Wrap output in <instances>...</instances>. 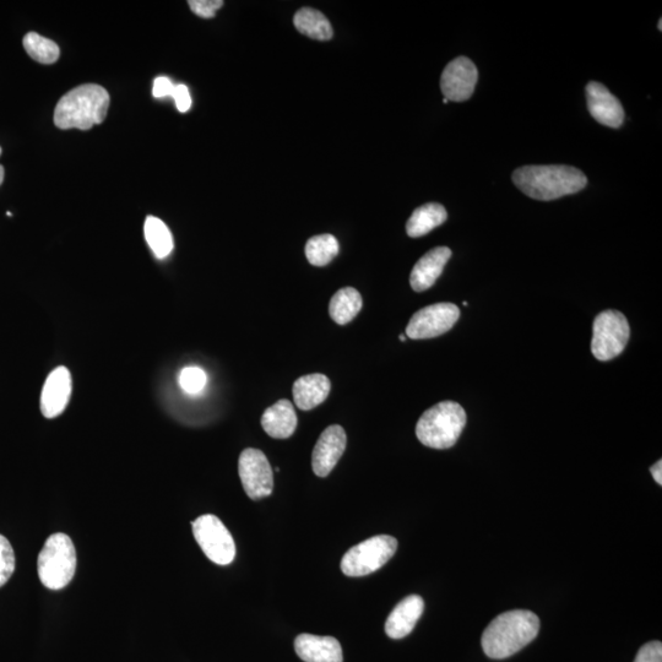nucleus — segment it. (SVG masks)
Here are the masks:
<instances>
[{
	"label": "nucleus",
	"mask_w": 662,
	"mask_h": 662,
	"mask_svg": "<svg viewBox=\"0 0 662 662\" xmlns=\"http://www.w3.org/2000/svg\"><path fill=\"white\" fill-rule=\"evenodd\" d=\"M513 182L528 197L550 202L583 191L588 178L578 168L564 165L525 166L513 173Z\"/></svg>",
	"instance_id": "f257e3e1"
},
{
	"label": "nucleus",
	"mask_w": 662,
	"mask_h": 662,
	"mask_svg": "<svg viewBox=\"0 0 662 662\" xmlns=\"http://www.w3.org/2000/svg\"><path fill=\"white\" fill-rule=\"evenodd\" d=\"M540 631V620L534 612L514 610L502 613L490 623L481 644L488 658H510L533 642Z\"/></svg>",
	"instance_id": "f03ea898"
},
{
	"label": "nucleus",
	"mask_w": 662,
	"mask_h": 662,
	"mask_svg": "<svg viewBox=\"0 0 662 662\" xmlns=\"http://www.w3.org/2000/svg\"><path fill=\"white\" fill-rule=\"evenodd\" d=\"M110 95L96 84L78 86L59 100L54 110V124L59 129L89 130L105 121Z\"/></svg>",
	"instance_id": "7ed1b4c3"
},
{
	"label": "nucleus",
	"mask_w": 662,
	"mask_h": 662,
	"mask_svg": "<svg viewBox=\"0 0 662 662\" xmlns=\"http://www.w3.org/2000/svg\"><path fill=\"white\" fill-rule=\"evenodd\" d=\"M466 425V412L454 401H442L428 409L416 426V436L428 448L455 446Z\"/></svg>",
	"instance_id": "20e7f679"
},
{
	"label": "nucleus",
	"mask_w": 662,
	"mask_h": 662,
	"mask_svg": "<svg viewBox=\"0 0 662 662\" xmlns=\"http://www.w3.org/2000/svg\"><path fill=\"white\" fill-rule=\"evenodd\" d=\"M41 583L51 590L65 588L77 571V551L72 539L63 533L48 537L37 561Z\"/></svg>",
	"instance_id": "39448f33"
},
{
	"label": "nucleus",
	"mask_w": 662,
	"mask_h": 662,
	"mask_svg": "<svg viewBox=\"0 0 662 662\" xmlns=\"http://www.w3.org/2000/svg\"><path fill=\"white\" fill-rule=\"evenodd\" d=\"M398 550L393 536L379 535L361 542L345 553L341 571L347 577H365L381 569Z\"/></svg>",
	"instance_id": "423d86ee"
},
{
	"label": "nucleus",
	"mask_w": 662,
	"mask_h": 662,
	"mask_svg": "<svg viewBox=\"0 0 662 662\" xmlns=\"http://www.w3.org/2000/svg\"><path fill=\"white\" fill-rule=\"evenodd\" d=\"M631 328L624 314L618 311H604L595 318L591 352L596 360L606 362L621 355L628 344Z\"/></svg>",
	"instance_id": "0eeeda50"
},
{
	"label": "nucleus",
	"mask_w": 662,
	"mask_h": 662,
	"mask_svg": "<svg viewBox=\"0 0 662 662\" xmlns=\"http://www.w3.org/2000/svg\"><path fill=\"white\" fill-rule=\"evenodd\" d=\"M193 534L206 557L219 566H229L236 557V544L224 523L213 514L192 523Z\"/></svg>",
	"instance_id": "6e6552de"
},
{
	"label": "nucleus",
	"mask_w": 662,
	"mask_h": 662,
	"mask_svg": "<svg viewBox=\"0 0 662 662\" xmlns=\"http://www.w3.org/2000/svg\"><path fill=\"white\" fill-rule=\"evenodd\" d=\"M460 318V309L453 303H437L420 309L410 319L406 335L412 340L437 338L448 333Z\"/></svg>",
	"instance_id": "1a4fd4ad"
},
{
	"label": "nucleus",
	"mask_w": 662,
	"mask_h": 662,
	"mask_svg": "<svg viewBox=\"0 0 662 662\" xmlns=\"http://www.w3.org/2000/svg\"><path fill=\"white\" fill-rule=\"evenodd\" d=\"M238 472L244 491L253 501L269 497L273 493V469L262 450L253 448L243 450L238 461Z\"/></svg>",
	"instance_id": "9d476101"
},
{
	"label": "nucleus",
	"mask_w": 662,
	"mask_h": 662,
	"mask_svg": "<svg viewBox=\"0 0 662 662\" xmlns=\"http://www.w3.org/2000/svg\"><path fill=\"white\" fill-rule=\"evenodd\" d=\"M477 79H479V72L469 58L454 59L442 74L441 89L444 99L453 102L469 100L474 94Z\"/></svg>",
	"instance_id": "9b49d317"
},
{
	"label": "nucleus",
	"mask_w": 662,
	"mask_h": 662,
	"mask_svg": "<svg viewBox=\"0 0 662 662\" xmlns=\"http://www.w3.org/2000/svg\"><path fill=\"white\" fill-rule=\"evenodd\" d=\"M346 443V433L341 426H330L320 434L312 454L314 474L319 477H327L343 457Z\"/></svg>",
	"instance_id": "f8f14e48"
},
{
	"label": "nucleus",
	"mask_w": 662,
	"mask_h": 662,
	"mask_svg": "<svg viewBox=\"0 0 662 662\" xmlns=\"http://www.w3.org/2000/svg\"><path fill=\"white\" fill-rule=\"evenodd\" d=\"M588 110L596 122L610 128H620L624 122V110L621 102L601 83L591 81L586 85Z\"/></svg>",
	"instance_id": "ddd939ff"
},
{
	"label": "nucleus",
	"mask_w": 662,
	"mask_h": 662,
	"mask_svg": "<svg viewBox=\"0 0 662 662\" xmlns=\"http://www.w3.org/2000/svg\"><path fill=\"white\" fill-rule=\"evenodd\" d=\"M72 395V376L68 368L58 367L47 377L41 394V412L46 419H56L67 409Z\"/></svg>",
	"instance_id": "4468645a"
},
{
	"label": "nucleus",
	"mask_w": 662,
	"mask_h": 662,
	"mask_svg": "<svg viewBox=\"0 0 662 662\" xmlns=\"http://www.w3.org/2000/svg\"><path fill=\"white\" fill-rule=\"evenodd\" d=\"M452 258V251L448 247H437L423 255L416 263L410 275L412 290L423 292L431 289L442 275L444 267Z\"/></svg>",
	"instance_id": "2eb2a0df"
},
{
	"label": "nucleus",
	"mask_w": 662,
	"mask_h": 662,
	"mask_svg": "<svg viewBox=\"0 0 662 662\" xmlns=\"http://www.w3.org/2000/svg\"><path fill=\"white\" fill-rule=\"evenodd\" d=\"M425 602L421 596L410 595L400 602L390 613L385 623V633L392 639H403L414 631L416 623L419 622Z\"/></svg>",
	"instance_id": "dca6fc26"
},
{
	"label": "nucleus",
	"mask_w": 662,
	"mask_h": 662,
	"mask_svg": "<svg viewBox=\"0 0 662 662\" xmlns=\"http://www.w3.org/2000/svg\"><path fill=\"white\" fill-rule=\"evenodd\" d=\"M295 650L305 662H343V648L338 639L301 634L295 640Z\"/></svg>",
	"instance_id": "f3484780"
},
{
	"label": "nucleus",
	"mask_w": 662,
	"mask_h": 662,
	"mask_svg": "<svg viewBox=\"0 0 662 662\" xmlns=\"http://www.w3.org/2000/svg\"><path fill=\"white\" fill-rule=\"evenodd\" d=\"M330 390L331 383L327 376L320 373L308 374L298 378L293 384V400L298 409L313 410L327 400Z\"/></svg>",
	"instance_id": "a211bd4d"
},
{
	"label": "nucleus",
	"mask_w": 662,
	"mask_h": 662,
	"mask_svg": "<svg viewBox=\"0 0 662 662\" xmlns=\"http://www.w3.org/2000/svg\"><path fill=\"white\" fill-rule=\"evenodd\" d=\"M260 422L270 437L287 439L296 431L297 415L291 401L282 399L265 410Z\"/></svg>",
	"instance_id": "6ab92c4d"
},
{
	"label": "nucleus",
	"mask_w": 662,
	"mask_h": 662,
	"mask_svg": "<svg viewBox=\"0 0 662 662\" xmlns=\"http://www.w3.org/2000/svg\"><path fill=\"white\" fill-rule=\"evenodd\" d=\"M447 217V210L441 204L428 203L422 205L412 213L408 224H406V232L411 238L426 236L427 233L443 225Z\"/></svg>",
	"instance_id": "aec40b11"
},
{
	"label": "nucleus",
	"mask_w": 662,
	"mask_h": 662,
	"mask_svg": "<svg viewBox=\"0 0 662 662\" xmlns=\"http://www.w3.org/2000/svg\"><path fill=\"white\" fill-rule=\"evenodd\" d=\"M363 306L361 293L352 287H345L335 293L329 303L331 319L339 325H346L357 317Z\"/></svg>",
	"instance_id": "412c9836"
},
{
	"label": "nucleus",
	"mask_w": 662,
	"mask_h": 662,
	"mask_svg": "<svg viewBox=\"0 0 662 662\" xmlns=\"http://www.w3.org/2000/svg\"><path fill=\"white\" fill-rule=\"evenodd\" d=\"M293 24L302 35L309 39L328 41L333 37V27L325 15L312 8L298 10L293 18Z\"/></svg>",
	"instance_id": "4be33fe9"
},
{
	"label": "nucleus",
	"mask_w": 662,
	"mask_h": 662,
	"mask_svg": "<svg viewBox=\"0 0 662 662\" xmlns=\"http://www.w3.org/2000/svg\"><path fill=\"white\" fill-rule=\"evenodd\" d=\"M144 233L145 240L157 259H165L171 254L175 243L164 221L155 216L146 217Z\"/></svg>",
	"instance_id": "5701e85b"
},
{
	"label": "nucleus",
	"mask_w": 662,
	"mask_h": 662,
	"mask_svg": "<svg viewBox=\"0 0 662 662\" xmlns=\"http://www.w3.org/2000/svg\"><path fill=\"white\" fill-rule=\"evenodd\" d=\"M339 251V242L333 235L314 236L306 244V257L314 267H325Z\"/></svg>",
	"instance_id": "b1692460"
},
{
	"label": "nucleus",
	"mask_w": 662,
	"mask_h": 662,
	"mask_svg": "<svg viewBox=\"0 0 662 662\" xmlns=\"http://www.w3.org/2000/svg\"><path fill=\"white\" fill-rule=\"evenodd\" d=\"M23 45L27 54L41 64L56 63L59 53H61L56 42L48 40L36 32H29L25 35Z\"/></svg>",
	"instance_id": "393cba45"
},
{
	"label": "nucleus",
	"mask_w": 662,
	"mask_h": 662,
	"mask_svg": "<svg viewBox=\"0 0 662 662\" xmlns=\"http://www.w3.org/2000/svg\"><path fill=\"white\" fill-rule=\"evenodd\" d=\"M179 385L188 394L202 393L206 385V374L202 368H184L179 374Z\"/></svg>",
	"instance_id": "a878e982"
},
{
	"label": "nucleus",
	"mask_w": 662,
	"mask_h": 662,
	"mask_svg": "<svg viewBox=\"0 0 662 662\" xmlns=\"http://www.w3.org/2000/svg\"><path fill=\"white\" fill-rule=\"evenodd\" d=\"M15 571V555L8 539L0 535V588L8 583Z\"/></svg>",
	"instance_id": "bb28decb"
},
{
	"label": "nucleus",
	"mask_w": 662,
	"mask_h": 662,
	"mask_svg": "<svg viewBox=\"0 0 662 662\" xmlns=\"http://www.w3.org/2000/svg\"><path fill=\"white\" fill-rule=\"evenodd\" d=\"M188 4L195 15L200 16V18L211 19L214 18L217 10L222 8L224 2L222 0H191Z\"/></svg>",
	"instance_id": "cd10ccee"
},
{
	"label": "nucleus",
	"mask_w": 662,
	"mask_h": 662,
	"mask_svg": "<svg viewBox=\"0 0 662 662\" xmlns=\"http://www.w3.org/2000/svg\"><path fill=\"white\" fill-rule=\"evenodd\" d=\"M634 662H662L661 642H650L638 651Z\"/></svg>",
	"instance_id": "c85d7f7f"
},
{
	"label": "nucleus",
	"mask_w": 662,
	"mask_h": 662,
	"mask_svg": "<svg viewBox=\"0 0 662 662\" xmlns=\"http://www.w3.org/2000/svg\"><path fill=\"white\" fill-rule=\"evenodd\" d=\"M171 97L175 99L177 110L179 112L186 113L191 110L192 99L191 94H189V89L186 85H175V89H173Z\"/></svg>",
	"instance_id": "c756f323"
},
{
	"label": "nucleus",
	"mask_w": 662,
	"mask_h": 662,
	"mask_svg": "<svg viewBox=\"0 0 662 662\" xmlns=\"http://www.w3.org/2000/svg\"><path fill=\"white\" fill-rule=\"evenodd\" d=\"M173 89H175V85L170 79L159 77L154 81L153 95L156 99H162V97L172 96Z\"/></svg>",
	"instance_id": "7c9ffc66"
},
{
	"label": "nucleus",
	"mask_w": 662,
	"mask_h": 662,
	"mask_svg": "<svg viewBox=\"0 0 662 662\" xmlns=\"http://www.w3.org/2000/svg\"><path fill=\"white\" fill-rule=\"evenodd\" d=\"M651 475H653L656 484L662 485V461L659 460L658 463L654 464L650 468Z\"/></svg>",
	"instance_id": "2f4dec72"
},
{
	"label": "nucleus",
	"mask_w": 662,
	"mask_h": 662,
	"mask_svg": "<svg viewBox=\"0 0 662 662\" xmlns=\"http://www.w3.org/2000/svg\"><path fill=\"white\" fill-rule=\"evenodd\" d=\"M4 175H5L4 167L0 165V184H2L4 181Z\"/></svg>",
	"instance_id": "473e14b6"
},
{
	"label": "nucleus",
	"mask_w": 662,
	"mask_h": 662,
	"mask_svg": "<svg viewBox=\"0 0 662 662\" xmlns=\"http://www.w3.org/2000/svg\"><path fill=\"white\" fill-rule=\"evenodd\" d=\"M659 30H660V31L662 30V20H661V19H660V21H659Z\"/></svg>",
	"instance_id": "72a5a7b5"
},
{
	"label": "nucleus",
	"mask_w": 662,
	"mask_h": 662,
	"mask_svg": "<svg viewBox=\"0 0 662 662\" xmlns=\"http://www.w3.org/2000/svg\"><path fill=\"white\" fill-rule=\"evenodd\" d=\"M405 339H406V338H405L404 335H401V336H400V340L403 341V343H404Z\"/></svg>",
	"instance_id": "f704fd0d"
},
{
	"label": "nucleus",
	"mask_w": 662,
	"mask_h": 662,
	"mask_svg": "<svg viewBox=\"0 0 662 662\" xmlns=\"http://www.w3.org/2000/svg\"><path fill=\"white\" fill-rule=\"evenodd\" d=\"M0 155H2V148H0Z\"/></svg>",
	"instance_id": "c9c22d12"
}]
</instances>
